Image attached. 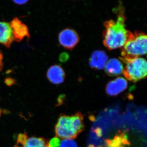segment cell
I'll use <instances>...</instances> for the list:
<instances>
[{
	"instance_id": "cell-17",
	"label": "cell",
	"mask_w": 147,
	"mask_h": 147,
	"mask_svg": "<svg viewBox=\"0 0 147 147\" xmlns=\"http://www.w3.org/2000/svg\"><path fill=\"white\" fill-rule=\"evenodd\" d=\"M92 131L96 134L98 137H101L102 136V131L100 127H98L96 128H92Z\"/></svg>"
},
{
	"instance_id": "cell-12",
	"label": "cell",
	"mask_w": 147,
	"mask_h": 147,
	"mask_svg": "<svg viewBox=\"0 0 147 147\" xmlns=\"http://www.w3.org/2000/svg\"><path fill=\"white\" fill-rule=\"evenodd\" d=\"M123 65L121 61L116 58H113L107 61L105 64V71L108 76L113 77L123 73Z\"/></svg>"
},
{
	"instance_id": "cell-15",
	"label": "cell",
	"mask_w": 147,
	"mask_h": 147,
	"mask_svg": "<svg viewBox=\"0 0 147 147\" xmlns=\"http://www.w3.org/2000/svg\"><path fill=\"white\" fill-rule=\"evenodd\" d=\"M60 140L58 137H55L48 142V147H59Z\"/></svg>"
},
{
	"instance_id": "cell-11",
	"label": "cell",
	"mask_w": 147,
	"mask_h": 147,
	"mask_svg": "<svg viewBox=\"0 0 147 147\" xmlns=\"http://www.w3.org/2000/svg\"><path fill=\"white\" fill-rule=\"evenodd\" d=\"M13 40L10 24L5 22H0V44L9 48Z\"/></svg>"
},
{
	"instance_id": "cell-6",
	"label": "cell",
	"mask_w": 147,
	"mask_h": 147,
	"mask_svg": "<svg viewBox=\"0 0 147 147\" xmlns=\"http://www.w3.org/2000/svg\"><path fill=\"white\" fill-rule=\"evenodd\" d=\"M127 86L128 84L126 79L120 76L107 83L105 86V92L110 96H116L124 91Z\"/></svg>"
},
{
	"instance_id": "cell-20",
	"label": "cell",
	"mask_w": 147,
	"mask_h": 147,
	"mask_svg": "<svg viewBox=\"0 0 147 147\" xmlns=\"http://www.w3.org/2000/svg\"><path fill=\"white\" fill-rule=\"evenodd\" d=\"M7 85H11L13 83V80L11 79H7L5 81Z\"/></svg>"
},
{
	"instance_id": "cell-16",
	"label": "cell",
	"mask_w": 147,
	"mask_h": 147,
	"mask_svg": "<svg viewBox=\"0 0 147 147\" xmlns=\"http://www.w3.org/2000/svg\"><path fill=\"white\" fill-rule=\"evenodd\" d=\"M28 136L26 133L18 134L17 138V144L23 145L28 138Z\"/></svg>"
},
{
	"instance_id": "cell-8",
	"label": "cell",
	"mask_w": 147,
	"mask_h": 147,
	"mask_svg": "<svg viewBox=\"0 0 147 147\" xmlns=\"http://www.w3.org/2000/svg\"><path fill=\"white\" fill-rule=\"evenodd\" d=\"M127 129L119 131L113 139H105L106 147H126L130 145L128 136L127 134Z\"/></svg>"
},
{
	"instance_id": "cell-23",
	"label": "cell",
	"mask_w": 147,
	"mask_h": 147,
	"mask_svg": "<svg viewBox=\"0 0 147 147\" xmlns=\"http://www.w3.org/2000/svg\"><path fill=\"white\" fill-rule=\"evenodd\" d=\"M98 147H103V146H98Z\"/></svg>"
},
{
	"instance_id": "cell-7",
	"label": "cell",
	"mask_w": 147,
	"mask_h": 147,
	"mask_svg": "<svg viewBox=\"0 0 147 147\" xmlns=\"http://www.w3.org/2000/svg\"><path fill=\"white\" fill-rule=\"evenodd\" d=\"M9 24L14 40L17 42H20L26 37L29 39L30 36L28 27L18 18L15 17Z\"/></svg>"
},
{
	"instance_id": "cell-18",
	"label": "cell",
	"mask_w": 147,
	"mask_h": 147,
	"mask_svg": "<svg viewBox=\"0 0 147 147\" xmlns=\"http://www.w3.org/2000/svg\"><path fill=\"white\" fill-rule=\"evenodd\" d=\"M14 3L19 5H23L28 2L29 0H13Z\"/></svg>"
},
{
	"instance_id": "cell-21",
	"label": "cell",
	"mask_w": 147,
	"mask_h": 147,
	"mask_svg": "<svg viewBox=\"0 0 147 147\" xmlns=\"http://www.w3.org/2000/svg\"><path fill=\"white\" fill-rule=\"evenodd\" d=\"M88 147H94V145L90 144L88 146Z\"/></svg>"
},
{
	"instance_id": "cell-2",
	"label": "cell",
	"mask_w": 147,
	"mask_h": 147,
	"mask_svg": "<svg viewBox=\"0 0 147 147\" xmlns=\"http://www.w3.org/2000/svg\"><path fill=\"white\" fill-rule=\"evenodd\" d=\"M84 116L78 112L72 115L61 114L55 127V132L58 138L74 139L84 130Z\"/></svg>"
},
{
	"instance_id": "cell-24",
	"label": "cell",
	"mask_w": 147,
	"mask_h": 147,
	"mask_svg": "<svg viewBox=\"0 0 147 147\" xmlns=\"http://www.w3.org/2000/svg\"><path fill=\"white\" fill-rule=\"evenodd\" d=\"M1 110H0V116H1Z\"/></svg>"
},
{
	"instance_id": "cell-1",
	"label": "cell",
	"mask_w": 147,
	"mask_h": 147,
	"mask_svg": "<svg viewBox=\"0 0 147 147\" xmlns=\"http://www.w3.org/2000/svg\"><path fill=\"white\" fill-rule=\"evenodd\" d=\"M126 19L124 10L121 7L117 12L116 21L110 20L104 22L102 42L108 50L122 48L128 39L131 32L125 28Z\"/></svg>"
},
{
	"instance_id": "cell-14",
	"label": "cell",
	"mask_w": 147,
	"mask_h": 147,
	"mask_svg": "<svg viewBox=\"0 0 147 147\" xmlns=\"http://www.w3.org/2000/svg\"><path fill=\"white\" fill-rule=\"evenodd\" d=\"M59 147H77L76 142L72 139H63L60 142Z\"/></svg>"
},
{
	"instance_id": "cell-22",
	"label": "cell",
	"mask_w": 147,
	"mask_h": 147,
	"mask_svg": "<svg viewBox=\"0 0 147 147\" xmlns=\"http://www.w3.org/2000/svg\"><path fill=\"white\" fill-rule=\"evenodd\" d=\"M13 147H21L18 146H17V145H16V146H14Z\"/></svg>"
},
{
	"instance_id": "cell-10",
	"label": "cell",
	"mask_w": 147,
	"mask_h": 147,
	"mask_svg": "<svg viewBox=\"0 0 147 147\" xmlns=\"http://www.w3.org/2000/svg\"><path fill=\"white\" fill-rule=\"evenodd\" d=\"M48 80L54 84L58 85L63 83L65 78V74L63 68L59 65L50 67L47 71Z\"/></svg>"
},
{
	"instance_id": "cell-3",
	"label": "cell",
	"mask_w": 147,
	"mask_h": 147,
	"mask_svg": "<svg viewBox=\"0 0 147 147\" xmlns=\"http://www.w3.org/2000/svg\"><path fill=\"white\" fill-rule=\"evenodd\" d=\"M147 35L140 31L131 32L121 50V58L131 59L146 54Z\"/></svg>"
},
{
	"instance_id": "cell-5",
	"label": "cell",
	"mask_w": 147,
	"mask_h": 147,
	"mask_svg": "<svg viewBox=\"0 0 147 147\" xmlns=\"http://www.w3.org/2000/svg\"><path fill=\"white\" fill-rule=\"evenodd\" d=\"M80 38L77 32L73 29H64L59 34L60 44L67 50H72L79 43Z\"/></svg>"
},
{
	"instance_id": "cell-9",
	"label": "cell",
	"mask_w": 147,
	"mask_h": 147,
	"mask_svg": "<svg viewBox=\"0 0 147 147\" xmlns=\"http://www.w3.org/2000/svg\"><path fill=\"white\" fill-rule=\"evenodd\" d=\"M106 53L102 50H96L92 53L89 60L91 68L96 70H101L105 67L108 60Z\"/></svg>"
},
{
	"instance_id": "cell-4",
	"label": "cell",
	"mask_w": 147,
	"mask_h": 147,
	"mask_svg": "<svg viewBox=\"0 0 147 147\" xmlns=\"http://www.w3.org/2000/svg\"><path fill=\"white\" fill-rule=\"evenodd\" d=\"M120 58L125 64L123 73L127 79L135 83L146 77L147 64L146 59L141 57L128 59Z\"/></svg>"
},
{
	"instance_id": "cell-19",
	"label": "cell",
	"mask_w": 147,
	"mask_h": 147,
	"mask_svg": "<svg viewBox=\"0 0 147 147\" xmlns=\"http://www.w3.org/2000/svg\"><path fill=\"white\" fill-rule=\"evenodd\" d=\"M3 55L1 51L0 50V71H1L3 67Z\"/></svg>"
},
{
	"instance_id": "cell-13",
	"label": "cell",
	"mask_w": 147,
	"mask_h": 147,
	"mask_svg": "<svg viewBox=\"0 0 147 147\" xmlns=\"http://www.w3.org/2000/svg\"><path fill=\"white\" fill-rule=\"evenodd\" d=\"M48 142L42 137H30L27 138L23 144L24 147H48Z\"/></svg>"
}]
</instances>
